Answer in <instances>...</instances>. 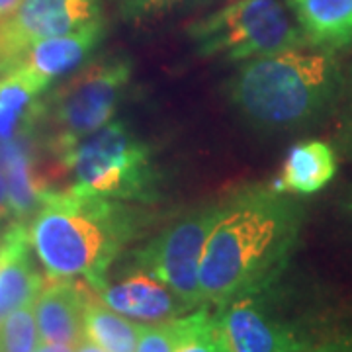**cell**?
Segmentation results:
<instances>
[{"label": "cell", "mask_w": 352, "mask_h": 352, "mask_svg": "<svg viewBox=\"0 0 352 352\" xmlns=\"http://www.w3.org/2000/svg\"><path fill=\"white\" fill-rule=\"evenodd\" d=\"M302 226V204L286 192L249 186L229 196L201 256V302L221 307L270 288L284 272Z\"/></svg>", "instance_id": "cell-1"}, {"label": "cell", "mask_w": 352, "mask_h": 352, "mask_svg": "<svg viewBox=\"0 0 352 352\" xmlns=\"http://www.w3.org/2000/svg\"><path fill=\"white\" fill-rule=\"evenodd\" d=\"M153 221L147 208L69 188L45 190L25 227L47 278H82L98 289L116 261Z\"/></svg>", "instance_id": "cell-2"}, {"label": "cell", "mask_w": 352, "mask_h": 352, "mask_svg": "<svg viewBox=\"0 0 352 352\" xmlns=\"http://www.w3.org/2000/svg\"><path fill=\"white\" fill-rule=\"evenodd\" d=\"M339 65L331 51L288 50L237 69L229 98L251 124L286 131L311 124L337 94Z\"/></svg>", "instance_id": "cell-3"}, {"label": "cell", "mask_w": 352, "mask_h": 352, "mask_svg": "<svg viewBox=\"0 0 352 352\" xmlns=\"http://www.w3.org/2000/svg\"><path fill=\"white\" fill-rule=\"evenodd\" d=\"M73 175L71 190L151 206L161 198V173L151 147L124 122H110L78 141L61 159Z\"/></svg>", "instance_id": "cell-4"}, {"label": "cell", "mask_w": 352, "mask_h": 352, "mask_svg": "<svg viewBox=\"0 0 352 352\" xmlns=\"http://www.w3.org/2000/svg\"><path fill=\"white\" fill-rule=\"evenodd\" d=\"M131 78L126 55H110L85 67L41 102L51 147L63 159L78 141L108 126Z\"/></svg>", "instance_id": "cell-5"}, {"label": "cell", "mask_w": 352, "mask_h": 352, "mask_svg": "<svg viewBox=\"0 0 352 352\" xmlns=\"http://www.w3.org/2000/svg\"><path fill=\"white\" fill-rule=\"evenodd\" d=\"M188 34L200 55L229 61H249L309 45L276 0H233L190 25Z\"/></svg>", "instance_id": "cell-6"}, {"label": "cell", "mask_w": 352, "mask_h": 352, "mask_svg": "<svg viewBox=\"0 0 352 352\" xmlns=\"http://www.w3.org/2000/svg\"><path fill=\"white\" fill-rule=\"evenodd\" d=\"M223 201L200 206L164 227L151 241L129 252V266L159 278L190 309L201 307V256L208 237L223 212Z\"/></svg>", "instance_id": "cell-7"}, {"label": "cell", "mask_w": 352, "mask_h": 352, "mask_svg": "<svg viewBox=\"0 0 352 352\" xmlns=\"http://www.w3.org/2000/svg\"><path fill=\"white\" fill-rule=\"evenodd\" d=\"M102 4L104 0H22L12 18L0 25V76L34 41L102 22Z\"/></svg>", "instance_id": "cell-8"}, {"label": "cell", "mask_w": 352, "mask_h": 352, "mask_svg": "<svg viewBox=\"0 0 352 352\" xmlns=\"http://www.w3.org/2000/svg\"><path fill=\"white\" fill-rule=\"evenodd\" d=\"M264 292L217 307L215 321L231 352H296L309 340L266 307Z\"/></svg>", "instance_id": "cell-9"}, {"label": "cell", "mask_w": 352, "mask_h": 352, "mask_svg": "<svg viewBox=\"0 0 352 352\" xmlns=\"http://www.w3.org/2000/svg\"><path fill=\"white\" fill-rule=\"evenodd\" d=\"M104 32H106V25L102 20L67 36H55V38L34 41L20 53V57L10 65L8 71H18L41 92H45V88L50 87L51 82H55L63 75L73 73L87 61L94 50L100 45Z\"/></svg>", "instance_id": "cell-10"}, {"label": "cell", "mask_w": 352, "mask_h": 352, "mask_svg": "<svg viewBox=\"0 0 352 352\" xmlns=\"http://www.w3.org/2000/svg\"><path fill=\"white\" fill-rule=\"evenodd\" d=\"M96 294L113 311L147 323H161L192 311L164 282L138 268H131L118 282L106 280Z\"/></svg>", "instance_id": "cell-11"}, {"label": "cell", "mask_w": 352, "mask_h": 352, "mask_svg": "<svg viewBox=\"0 0 352 352\" xmlns=\"http://www.w3.org/2000/svg\"><path fill=\"white\" fill-rule=\"evenodd\" d=\"M90 294V284L82 286L75 278H47L34 302L41 342L76 346L85 339V305Z\"/></svg>", "instance_id": "cell-12"}, {"label": "cell", "mask_w": 352, "mask_h": 352, "mask_svg": "<svg viewBox=\"0 0 352 352\" xmlns=\"http://www.w3.org/2000/svg\"><path fill=\"white\" fill-rule=\"evenodd\" d=\"M30 249L25 223L10 221L0 233V321L36 302L45 284V278L30 256Z\"/></svg>", "instance_id": "cell-13"}, {"label": "cell", "mask_w": 352, "mask_h": 352, "mask_svg": "<svg viewBox=\"0 0 352 352\" xmlns=\"http://www.w3.org/2000/svg\"><path fill=\"white\" fill-rule=\"evenodd\" d=\"M307 43L339 51L352 45V0H289Z\"/></svg>", "instance_id": "cell-14"}, {"label": "cell", "mask_w": 352, "mask_h": 352, "mask_svg": "<svg viewBox=\"0 0 352 352\" xmlns=\"http://www.w3.org/2000/svg\"><path fill=\"white\" fill-rule=\"evenodd\" d=\"M337 173V157L325 141L298 143L288 153L280 178L272 188L286 194H315L325 188Z\"/></svg>", "instance_id": "cell-15"}, {"label": "cell", "mask_w": 352, "mask_h": 352, "mask_svg": "<svg viewBox=\"0 0 352 352\" xmlns=\"http://www.w3.org/2000/svg\"><path fill=\"white\" fill-rule=\"evenodd\" d=\"M43 92L18 71L0 76V143L22 138L41 113Z\"/></svg>", "instance_id": "cell-16"}, {"label": "cell", "mask_w": 352, "mask_h": 352, "mask_svg": "<svg viewBox=\"0 0 352 352\" xmlns=\"http://www.w3.org/2000/svg\"><path fill=\"white\" fill-rule=\"evenodd\" d=\"M145 325L110 309L100 298L88 296L85 305V337L106 352H135Z\"/></svg>", "instance_id": "cell-17"}, {"label": "cell", "mask_w": 352, "mask_h": 352, "mask_svg": "<svg viewBox=\"0 0 352 352\" xmlns=\"http://www.w3.org/2000/svg\"><path fill=\"white\" fill-rule=\"evenodd\" d=\"M39 337L34 303L16 309L0 321V351L2 352H36Z\"/></svg>", "instance_id": "cell-18"}, {"label": "cell", "mask_w": 352, "mask_h": 352, "mask_svg": "<svg viewBox=\"0 0 352 352\" xmlns=\"http://www.w3.org/2000/svg\"><path fill=\"white\" fill-rule=\"evenodd\" d=\"M198 319V309L194 314H186L161 321L155 325H145L135 352H178V349L188 339L192 329Z\"/></svg>", "instance_id": "cell-19"}, {"label": "cell", "mask_w": 352, "mask_h": 352, "mask_svg": "<svg viewBox=\"0 0 352 352\" xmlns=\"http://www.w3.org/2000/svg\"><path fill=\"white\" fill-rule=\"evenodd\" d=\"M178 352H231L217 327L215 314H210L206 305L198 307L196 325Z\"/></svg>", "instance_id": "cell-20"}, {"label": "cell", "mask_w": 352, "mask_h": 352, "mask_svg": "<svg viewBox=\"0 0 352 352\" xmlns=\"http://www.w3.org/2000/svg\"><path fill=\"white\" fill-rule=\"evenodd\" d=\"M180 0H113L120 16L127 22H141L166 12Z\"/></svg>", "instance_id": "cell-21"}, {"label": "cell", "mask_w": 352, "mask_h": 352, "mask_svg": "<svg viewBox=\"0 0 352 352\" xmlns=\"http://www.w3.org/2000/svg\"><path fill=\"white\" fill-rule=\"evenodd\" d=\"M296 352H352V331L340 333L335 337H327V339L317 340V342L307 340L302 349H298Z\"/></svg>", "instance_id": "cell-22"}, {"label": "cell", "mask_w": 352, "mask_h": 352, "mask_svg": "<svg viewBox=\"0 0 352 352\" xmlns=\"http://www.w3.org/2000/svg\"><path fill=\"white\" fill-rule=\"evenodd\" d=\"M12 219V206H10V198H8V186H6V178H4V173L0 168V227L4 223H8Z\"/></svg>", "instance_id": "cell-23"}, {"label": "cell", "mask_w": 352, "mask_h": 352, "mask_svg": "<svg viewBox=\"0 0 352 352\" xmlns=\"http://www.w3.org/2000/svg\"><path fill=\"white\" fill-rule=\"evenodd\" d=\"M20 4L22 0H0V25H4L12 18Z\"/></svg>", "instance_id": "cell-24"}, {"label": "cell", "mask_w": 352, "mask_h": 352, "mask_svg": "<svg viewBox=\"0 0 352 352\" xmlns=\"http://www.w3.org/2000/svg\"><path fill=\"white\" fill-rule=\"evenodd\" d=\"M36 352H75V346L69 344H55V342H39Z\"/></svg>", "instance_id": "cell-25"}, {"label": "cell", "mask_w": 352, "mask_h": 352, "mask_svg": "<svg viewBox=\"0 0 352 352\" xmlns=\"http://www.w3.org/2000/svg\"><path fill=\"white\" fill-rule=\"evenodd\" d=\"M75 352H106L102 346H98L96 342H92V340H88L87 337L80 340L78 344L75 346Z\"/></svg>", "instance_id": "cell-26"}, {"label": "cell", "mask_w": 352, "mask_h": 352, "mask_svg": "<svg viewBox=\"0 0 352 352\" xmlns=\"http://www.w3.org/2000/svg\"><path fill=\"white\" fill-rule=\"evenodd\" d=\"M349 210H351V214H352V198H351V204H349Z\"/></svg>", "instance_id": "cell-27"}, {"label": "cell", "mask_w": 352, "mask_h": 352, "mask_svg": "<svg viewBox=\"0 0 352 352\" xmlns=\"http://www.w3.org/2000/svg\"><path fill=\"white\" fill-rule=\"evenodd\" d=\"M192 2H204V0H192Z\"/></svg>", "instance_id": "cell-28"}, {"label": "cell", "mask_w": 352, "mask_h": 352, "mask_svg": "<svg viewBox=\"0 0 352 352\" xmlns=\"http://www.w3.org/2000/svg\"><path fill=\"white\" fill-rule=\"evenodd\" d=\"M0 352H2V351H0Z\"/></svg>", "instance_id": "cell-29"}]
</instances>
